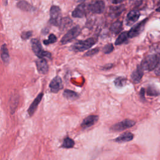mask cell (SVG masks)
I'll use <instances>...</instances> for the list:
<instances>
[{"instance_id": "9c48e42d", "label": "cell", "mask_w": 160, "mask_h": 160, "mask_svg": "<svg viewBox=\"0 0 160 160\" xmlns=\"http://www.w3.org/2000/svg\"><path fill=\"white\" fill-rule=\"evenodd\" d=\"M147 21V19H144L141 22H139L136 25L134 26L130 31L128 32V35L129 38H134L139 35L144 29V28L145 26L146 22Z\"/></svg>"}, {"instance_id": "d4e9b609", "label": "cell", "mask_w": 160, "mask_h": 160, "mask_svg": "<svg viewBox=\"0 0 160 160\" xmlns=\"http://www.w3.org/2000/svg\"><path fill=\"white\" fill-rule=\"evenodd\" d=\"M71 22V19H69V18H64V19H62L61 22L59 26L62 27V29H64V28H66L67 26H68L70 24Z\"/></svg>"}, {"instance_id": "8992f818", "label": "cell", "mask_w": 160, "mask_h": 160, "mask_svg": "<svg viewBox=\"0 0 160 160\" xmlns=\"http://www.w3.org/2000/svg\"><path fill=\"white\" fill-rule=\"evenodd\" d=\"M89 11L94 14H101L104 12L105 4L104 1L101 0L94 1L88 5Z\"/></svg>"}, {"instance_id": "30bf717a", "label": "cell", "mask_w": 160, "mask_h": 160, "mask_svg": "<svg viewBox=\"0 0 160 160\" xmlns=\"http://www.w3.org/2000/svg\"><path fill=\"white\" fill-rule=\"evenodd\" d=\"M50 90L52 92H58L62 88V81L61 78L57 76L54 77L49 84Z\"/></svg>"}, {"instance_id": "5bb4252c", "label": "cell", "mask_w": 160, "mask_h": 160, "mask_svg": "<svg viewBox=\"0 0 160 160\" xmlns=\"http://www.w3.org/2000/svg\"><path fill=\"white\" fill-rule=\"evenodd\" d=\"M42 96H43V94L39 93L38 95V96L36 98V99L33 101V102L31 103V104L30 105V106L28 110V114L30 116H32L34 114V112H35V111L36 110L38 104H39L40 101H41V99L42 98Z\"/></svg>"}, {"instance_id": "277c9868", "label": "cell", "mask_w": 160, "mask_h": 160, "mask_svg": "<svg viewBox=\"0 0 160 160\" xmlns=\"http://www.w3.org/2000/svg\"><path fill=\"white\" fill-rule=\"evenodd\" d=\"M62 19L60 8L57 6H52L50 9V22L54 26H60Z\"/></svg>"}, {"instance_id": "2e32d148", "label": "cell", "mask_w": 160, "mask_h": 160, "mask_svg": "<svg viewBox=\"0 0 160 160\" xmlns=\"http://www.w3.org/2000/svg\"><path fill=\"white\" fill-rule=\"evenodd\" d=\"M133 134L130 132H126L118 136L114 141L118 142H125L131 141L133 139Z\"/></svg>"}, {"instance_id": "7c38bea8", "label": "cell", "mask_w": 160, "mask_h": 160, "mask_svg": "<svg viewBox=\"0 0 160 160\" xmlns=\"http://www.w3.org/2000/svg\"><path fill=\"white\" fill-rule=\"evenodd\" d=\"M37 69L39 73L46 74L48 71V64L44 58H39L36 61Z\"/></svg>"}, {"instance_id": "1f68e13d", "label": "cell", "mask_w": 160, "mask_h": 160, "mask_svg": "<svg viewBox=\"0 0 160 160\" xmlns=\"http://www.w3.org/2000/svg\"><path fill=\"white\" fill-rule=\"evenodd\" d=\"M156 11H158V12H160V7H159L158 8H157Z\"/></svg>"}, {"instance_id": "e0dca14e", "label": "cell", "mask_w": 160, "mask_h": 160, "mask_svg": "<svg viewBox=\"0 0 160 160\" xmlns=\"http://www.w3.org/2000/svg\"><path fill=\"white\" fill-rule=\"evenodd\" d=\"M1 59L2 60V61L7 64L9 62V52L8 50L7 49L6 45V44H2L1 48Z\"/></svg>"}, {"instance_id": "4dcf8cb0", "label": "cell", "mask_w": 160, "mask_h": 160, "mask_svg": "<svg viewBox=\"0 0 160 160\" xmlns=\"http://www.w3.org/2000/svg\"><path fill=\"white\" fill-rule=\"evenodd\" d=\"M112 4H119L122 2L124 0H109Z\"/></svg>"}, {"instance_id": "83f0119b", "label": "cell", "mask_w": 160, "mask_h": 160, "mask_svg": "<svg viewBox=\"0 0 160 160\" xmlns=\"http://www.w3.org/2000/svg\"><path fill=\"white\" fill-rule=\"evenodd\" d=\"M99 51V49L98 48H96V49H91L90 51H88L85 54L84 56H93L94 54H96V53H98Z\"/></svg>"}, {"instance_id": "484cf974", "label": "cell", "mask_w": 160, "mask_h": 160, "mask_svg": "<svg viewBox=\"0 0 160 160\" xmlns=\"http://www.w3.org/2000/svg\"><path fill=\"white\" fill-rule=\"evenodd\" d=\"M113 49H114V47H113L112 44H108L103 48V52L105 54H109V53L113 51Z\"/></svg>"}, {"instance_id": "f1b7e54d", "label": "cell", "mask_w": 160, "mask_h": 160, "mask_svg": "<svg viewBox=\"0 0 160 160\" xmlns=\"http://www.w3.org/2000/svg\"><path fill=\"white\" fill-rule=\"evenodd\" d=\"M32 34V32L31 31H27V32H24L21 34V37L24 39H28Z\"/></svg>"}, {"instance_id": "9a60e30c", "label": "cell", "mask_w": 160, "mask_h": 160, "mask_svg": "<svg viewBox=\"0 0 160 160\" xmlns=\"http://www.w3.org/2000/svg\"><path fill=\"white\" fill-rule=\"evenodd\" d=\"M143 69L141 66H138L137 69L132 73L131 74V79L135 83H138L143 75Z\"/></svg>"}, {"instance_id": "52a82bcc", "label": "cell", "mask_w": 160, "mask_h": 160, "mask_svg": "<svg viewBox=\"0 0 160 160\" xmlns=\"http://www.w3.org/2000/svg\"><path fill=\"white\" fill-rule=\"evenodd\" d=\"M135 121L130 119H125L119 122L111 127V129L113 131H121L127 128H129L135 124Z\"/></svg>"}, {"instance_id": "44dd1931", "label": "cell", "mask_w": 160, "mask_h": 160, "mask_svg": "<svg viewBox=\"0 0 160 160\" xmlns=\"http://www.w3.org/2000/svg\"><path fill=\"white\" fill-rule=\"evenodd\" d=\"M74 146V141L68 137L64 139L62 144V147H63L64 148H71Z\"/></svg>"}, {"instance_id": "ac0fdd59", "label": "cell", "mask_w": 160, "mask_h": 160, "mask_svg": "<svg viewBox=\"0 0 160 160\" xmlns=\"http://www.w3.org/2000/svg\"><path fill=\"white\" fill-rule=\"evenodd\" d=\"M63 96L69 100H75L78 98L79 95L77 92L72 90L66 89L63 92Z\"/></svg>"}, {"instance_id": "4fadbf2b", "label": "cell", "mask_w": 160, "mask_h": 160, "mask_svg": "<svg viewBox=\"0 0 160 160\" xmlns=\"http://www.w3.org/2000/svg\"><path fill=\"white\" fill-rule=\"evenodd\" d=\"M98 120V116L96 115H91L86 118L81 123V127L84 129L88 128L95 124Z\"/></svg>"}, {"instance_id": "cb8c5ba5", "label": "cell", "mask_w": 160, "mask_h": 160, "mask_svg": "<svg viewBox=\"0 0 160 160\" xmlns=\"http://www.w3.org/2000/svg\"><path fill=\"white\" fill-rule=\"evenodd\" d=\"M18 4V6L19 8L26 10V11H28L31 8V6L29 4H28L26 2H24V1H21V2H19Z\"/></svg>"}, {"instance_id": "6da1fadb", "label": "cell", "mask_w": 160, "mask_h": 160, "mask_svg": "<svg viewBox=\"0 0 160 160\" xmlns=\"http://www.w3.org/2000/svg\"><path fill=\"white\" fill-rule=\"evenodd\" d=\"M96 42V39L89 38L86 40L79 41L74 43L72 46V49L75 51H84L91 48Z\"/></svg>"}, {"instance_id": "ba28073f", "label": "cell", "mask_w": 160, "mask_h": 160, "mask_svg": "<svg viewBox=\"0 0 160 160\" xmlns=\"http://www.w3.org/2000/svg\"><path fill=\"white\" fill-rule=\"evenodd\" d=\"M88 11V6L85 3H81L74 9L72 16L74 18H83L86 15Z\"/></svg>"}, {"instance_id": "603a6c76", "label": "cell", "mask_w": 160, "mask_h": 160, "mask_svg": "<svg viewBox=\"0 0 160 160\" xmlns=\"http://www.w3.org/2000/svg\"><path fill=\"white\" fill-rule=\"evenodd\" d=\"M57 40V38L56 37L55 35H54L53 34H51L49 37H48V39H46L43 41V43L45 44V45H48L49 44H52L54 42H55Z\"/></svg>"}, {"instance_id": "d6a6232c", "label": "cell", "mask_w": 160, "mask_h": 160, "mask_svg": "<svg viewBox=\"0 0 160 160\" xmlns=\"http://www.w3.org/2000/svg\"><path fill=\"white\" fill-rule=\"evenodd\" d=\"M78 2H83V1H84L85 0H77Z\"/></svg>"}, {"instance_id": "5b68a950", "label": "cell", "mask_w": 160, "mask_h": 160, "mask_svg": "<svg viewBox=\"0 0 160 160\" xmlns=\"http://www.w3.org/2000/svg\"><path fill=\"white\" fill-rule=\"evenodd\" d=\"M81 29L79 26H76L69 30L61 39L62 44H66L75 39L80 33Z\"/></svg>"}, {"instance_id": "3957f363", "label": "cell", "mask_w": 160, "mask_h": 160, "mask_svg": "<svg viewBox=\"0 0 160 160\" xmlns=\"http://www.w3.org/2000/svg\"><path fill=\"white\" fill-rule=\"evenodd\" d=\"M159 58L156 55L151 54L148 56L142 61L141 64L144 70L151 71L156 69L159 64Z\"/></svg>"}, {"instance_id": "7a4b0ae2", "label": "cell", "mask_w": 160, "mask_h": 160, "mask_svg": "<svg viewBox=\"0 0 160 160\" xmlns=\"http://www.w3.org/2000/svg\"><path fill=\"white\" fill-rule=\"evenodd\" d=\"M32 49L34 53L39 58H51V54L49 52L43 51L39 41L38 39H32L31 40Z\"/></svg>"}, {"instance_id": "7402d4cb", "label": "cell", "mask_w": 160, "mask_h": 160, "mask_svg": "<svg viewBox=\"0 0 160 160\" xmlns=\"http://www.w3.org/2000/svg\"><path fill=\"white\" fill-rule=\"evenodd\" d=\"M126 79L122 77H118L114 81V84L117 87H122L126 84Z\"/></svg>"}, {"instance_id": "4316f807", "label": "cell", "mask_w": 160, "mask_h": 160, "mask_svg": "<svg viewBox=\"0 0 160 160\" xmlns=\"http://www.w3.org/2000/svg\"><path fill=\"white\" fill-rule=\"evenodd\" d=\"M122 9H123V8H121V6L116 8V10H115V8H114V9L112 11L111 15H114V16L116 17V16H118V14H121V12L123 11Z\"/></svg>"}, {"instance_id": "f546056e", "label": "cell", "mask_w": 160, "mask_h": 160, "mask_svg": "<svg viewBox=\"0 0 160 160\" xmlns=\"http://www.w3.org/2000/svg\"><path fill=\"white\" fill-rule=\"evenodd\" d=\"M155 72L157 75L160 76V62H159V64H158L157 67L155 69Z\"/></svg>"}, {"instance_id": "ffe728a7", "label": "cell", "mask_w": 160, "mask_h": 160, "mask_svg": "<svg viewBox=\"0 0 160 160\" xmlns=\"http://www.w3.org/2000/svg\"><path fill=\"white\" fill-rule=\"evenodd\" d=\"M129 38V37L128 35V32H122V33L120 34V35L117 38L116 41L115 42V44L120 45V44L124 43V42H126Z\"/></svg>"}, {"instance_id": "d6986e66", "label": "cell", "mask_w": 160, "mask_h": 160, "mask_svg": "<svg viewBox=\"0 0 160 160\" xmlns=\"http://www.w3.org/2000/svg\"><path fill=\"white\" fill-rule=\"evenodd\" d=\"M122 23L119 21H117L112 23L110 28V30L114 34H118L122 30Z\"/></svg>"}, {"instance_id": "8fae6325", "label": "cell", "mask_w": 160, "mask_h": 160, "mask_svg": "<svg viewBox=\"0 0 160 160\" xmlns=\"http://www.w3.org/2000/svg\"><path fill=\"white\" fill-rule=\"evenodd\" d=\"M140 16V13L138 10H132L127 15L126 19V22L128 26L133 24L136 21H138Z\"/></svg>"}]
</instances>
